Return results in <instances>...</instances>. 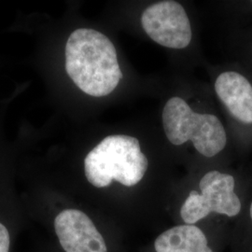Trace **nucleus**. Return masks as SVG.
I'll list each match as a JSON object with an SVG mask.
<instances>
[{
	"mask_svg": "<svg viewBox=\"0 0 252 252\" xmlns=\"http://www.w3.org/2000/svg\"><path fill=\"white\" fill-rule=\"evenodd\" d=\"M65 69L83 93L102 97L111 94L123 78L116 49L96 30L79 28L65 45Z\"/></svg>",
	"mask_w": 252,
	"mask_h": 252,
	"instance_id": "obj_1",
	"label": "nucleus"
},
{
	"mask_svg": "<svg viewBox=\"0 0 252 252\" xmlns=\"http://www.w3.org/2000/svg\"><path fill=\"white\" fill-rule=\"evenodd\" d=\"M148 166L138 139L126 135L105 137L84 160L86 179L96 188L108 187L113 180L135 186L144 178Z\"/></svg>",
	"mask_w": 252,
	"mask_h": 252,
	"instance_id": "obj_2",
	"label": "nucleus"
},
{
	"mask_svg": "<svg viewBox=\"0 0 252 252\" xmlns=\"http://www.w3.org/2000/svg\"><path fill=\"white\" fill-rule=\"evenodd\" d=\"M162 126L172 144L180 146L190 140L197 152L208 158L225 148V129L218 117L194 112L186 101L178 96L166 102L162 110Z\"/></svg>",
	"mask_w": 252,
	"mask_h": 252,
	"instance_id": "obj_3",
	"label": "nucleus"
},
{
	"mask_svg": "<svg viewBox=\"0 0 252 252\" xmlns=\"http://www.w3.org/2000/svg\"><path fill=\"white\" fill-rule=\"evenodd\" d=\"M202 194L191 190L180 209L187 224H193L211 212L234 217L241 210V202L234 192L233 176L213 170L207 173L199 184Z\"/></svg>",
	"mask_w": 252,
	"mask_h": 252,
	"instance_id": "obj_4",
	"label": "nucleus"
},
{
	"mask_svg": "<svg viewBox=\"0 0 252 252\" xmlns=\"http://www.w3.org/2000/svg\"><path fill=\"white\" fill-rule=\"evenodd\" d=\"M141 25L153 41L165 48L184 49L190 43V23L179 2L166 0L149 6L142 13Z\"/></svg>",
	"mask_w": 252,
	"mask_h": 252,
	"instance_id": "obj_5",
	"label": "nucleus"
},
{
	"mask_svg": "<svg viewBox=\"0 0 252 252\" xmlns=\"http://www.w3.org/2000/svg\"><path fill=\"white\" fill-rule=\"evenodd\" d=\"M54 229L65 252H108L102 234L81 210L65 209L59 213Z\"/></svg>",
	"mask_w": 252,
	"mask_h": 252,
	"instance_id": "obj_6",
	"label": "nucleus"
},
{
	"mask_svg": "<svg viewBox=\"0 0 252 252\" xmlns=\"http://www.w3.org/2000/svg\"><path fill=\"white\" fill-rule=\"evenodd\" d=\"M215 91L235 119L252 124V86L244 76L234 71L221 73L217 78Z\"/></svg>",
	"mask_w": 252,
	"mask_h": 252,
	"instance_id": "obj_7",
	"label": "nucleus"
},
{
	"mask_svg": "<svg viewBox=\"0 0 252 252\" xmlns=\"http://www.w3.org/2000/svg\"><path fill=\"white\" fill-rule=\"evenodd\" d=\"M154 247L156 252H213L201 229L189 224L165 231L157 237Z\"/></svg>",
	"mask_w": 252,
	"mask_h": 252,
	"instance_id": "obj_8",
	"label": "nucleus"
},
{
	"mask_svg": "<svg viewBox=\"0 0 252 252\" xmlns=\"http://www.w3.org/2000/svg\"><path fill=\"white\" fill-rule=\"evenodd\" d=\"M9 231L0 222V252H9Z\"/></svg>",
	"mask_w": 252,
	"mask_h": 252,
	"instance_id": "obj_9",
	"label": "nucleus"
},
{
	"mask_svg": "<svg viewBox=\"0 0 252 252\" xmlns=\"http://www.w3.org/2000/svg\"><path fill=\"white\" fill-rule=\"evenodd\" d=\"M251 217H252V205H251Z\"/></svg>",
	"mask_w": 252,
	"mask_h": 252,
	"instance_id": "obj_10",
	"label": "nucleus"
}]
</instances>
